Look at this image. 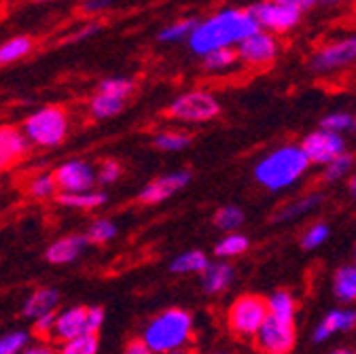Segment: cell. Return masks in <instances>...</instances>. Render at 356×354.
Instances as JSON below:
<instances>
[{"instance_id":"6da1fadb","label":"cell","mask_w":356,"mask_h":354,"mask_svg":"<svg viewBox=\"0 0 356 354\" xmlns=\"http://www.w3.org/2000/svg\"><path fill=\"white\" fill-rule=\"evenodd\" d=\"M259 30L261 28L248 13V9L227 7L197 22L187 45L191 54L204 58L206 54L216 49H236L244 38Z\"/></svg>"},{"instance_id":"7a4b0ae2","label":"cell","mask_w":356,"mask_h":354,"mask_svg":"<svg viewBox=\"0 0 356 354\" xmlns=\"http://www.w3.org/2000/svg\"><path fill=\"white\" fill-rule=\"evenodd\" d=\"M309 161L299 145H284L263 155L254 166V179L267 191H284L307 172Z\"/></svg>"},{"instance_id":"3957f363","label":"cell","mask_w":356,"mask_h":354,"mask_svg":"<svg viewBox=\"0 0 356 354\" xmlns=\"http://www.w3.org/2000/svg\"><path fill=\"white\" fill-rule=\"evenodd\" d=\"M193 339V316L183 307H168L145 327L143 341L153 354L183 350Z\"/></svg>"},{"instance_id":"277c9868","label":"cell","mask_w":356,"mask_h":354,"mask_svg":"<svg viewBox=\"0 0 356 354\" xmlns=\"http://www.w3.org/2000/svg\"><path fill=\"white\" fill-rule=\"evenodd\" d=\"M22 129L30 145L51 149L66 140L70 129V117L62 106H42L26 117Z\"/></svg>"},{"instance_id":"5b68a950","label":"cell","mask_w":356,"mask_h":354,"mask_svg":"<svg viewBox=\"0 0 356 354\" xmlns=\"http://www.w3.org/2000/svg\"><path fill=\"white\" fill-rule=\"evenodd\" d=\"M220 115L218 98L208 90H189L168 106V117L181 123H208Z\"/></svg>"},{"instance_id":"8992f818","label":"cell","mask_w":356,"mask_h":354,"mask_svg":"<svg viewBox=\"0 0 356 354\" xmlns=\"http://www.w3.org/2000/svg\"><path fill=\"white\" fill-rule=\"evenodd\" d=\"M270 316L267 299L259 295H240L227 309V325L238 337H257Z\"/></svg>"},{"instance_id":"52a82bcc","label":"cell","mask_w":356,"mask_h":354,"mask_svg":"<svg viewBox=\"0 0 356 354\" xmlns=\"http://www.w3.org/2000/svg\"><path fill=\"white\" fill-rule=\"evenodd\" d=\"M356 62V34L335 38L309 56V70L316 74H333Z\"/></svg>"},{"instance_id":"ba28073f","label":"cell","mask_w":356,"mask_h":354,"mask_svg":"<svg viewBox=\"0 0 356 354\" xmlns=\"http://www.w3.org/2000/svg\"><path fill=\"white\" fill-rule=\"evenodd\" d=\"M248 13L254 17V22L259 24L261 30H267L276 36L295 30L303 17V13L295 11L286 5H280L276 0H259V3L248 7Z\"/></svg>"},{"instance_id":"9c48e42d","label":"cell","mask_w":356,"mask_h":354,"mask_svg":"<svg viewBox=\"0 0 356 354\" xmlns=\"http://www.w3.org/2000/svg\"><path fill=\"white\" fill-rule=\"evenodd\" d=\"M280 49H282V45H280V38L276 34L267 32V30H259L240 42V45L236 47V54H238V60L242 64L257 68V66L272 64L278 58Z\"/></svg>"},{"instance_id":"30bf717a","label":"cell","mask_w":356,"mask_h":354,"mask_svg":"<svg viewBox=\"0 0 356 354\" xmlns=\"http://www.w3.org/2000/svg\"><path fill=\"white\" fill-rule=\"evenodd\" d=\"M299 147L303 149L309 163H318V166H329L331 161H335L339 155L346 153L343 136L333 134V131H327L323 127L309 131Z\"/></svg>"},{"instance_id":"8fae6325","label":"cell","mask_w":356,"mask_h":354,"mask_svg":"<svg viewBox=\"0 0 356 354\" xmlns=\"http://www.w3.org/2000/svg\"><path fill=\"white\" fill-rule=\"evenodd\" d=\"M54 179L60 193H85L94 191V185L98 183V172L87 161L70 159L54 172Z\"/></svg>"},{"instance_id":"7c38bea8","label":"cell","mask_w":356,"mask_h":354,"mask_svg":"<svg viewBox=\"0 0 356 354\" xmlns=\"http://www.w3.org/2000/svg\"><path fill=\"white\" fill-rule=\"evenodd\" d=\"M254 344L263 354H289L297 344V329L295 325H286L267 316L254 337Z\"/></svg>"},{"instance_id":"4fadbf2b","label":"cell","mask_w":356,"mask_h":354,"mask_svg":"<svg viewBox=\"0 0 356 354\" xmlns=\"http://www.w3.org/2000/svg\"><path fill=\"white\" fill-rule=\"evenodd\" d=\"M189 183H191L189 170H176V172L161 174V176H157V179H153L149 185L143 187V191L138 193V202L145 206L161 204L168 198L176 195L178 191H183Z\"/></svg>"},{"instance_id":"5bb4252c","label":"cell","mask_w":356,"mask_h":354,"mask_svg":"<svg viewBox=\"0 0 356 354\" xmlns=\"http://www.w3.org/2000/svg\"><path fill=\"white\" fill-rule=\"evenodd\" d=\"M89 333H92L89 331V307L72 305V307H66V309H62V312H58L56 329H54L51 337L60 339L64 344V341H70L74 337L89 335Z\"/></svg>"},{"instance_id":"9a60e30c","label":"cell","mask_w":356,"mask_h":354,"mask_svg":"<svg viewBox=\"0 0 356 354\" xmlns=\"http://www.w3.org/2000/svg\"><path fill=\"white\" fill-rule=\"evenodd\" d=\"M30 149V143L22 127L0 125V170H7L17 163Z\"/></svg>"},{"instance_id":"2e32d148","label":"cell","mask_w":356,"mask_h":354,"mask_svg":"<svg viewBox=\"0 0 356 354\" xmlns=\"http://www.w3.org/2000/svg\"><path fill=\"white\" fill-rule=\"evenodd\" d=\"M354 327H356V309L337 307V309H331V312L316 325L314 333H312V339H314V341H327L331 335L346 333V331H350Z\"/></svg>"},{"instance_id":"e0dca14e","label":"cell","mask_w":356,"mask_h":354,"mask_svg":"<svg viewBox=\"0 0 356 354\" xmlns=\"http://www.w3.org/2000/svg\"><path fill=\"white\" fill-rule=\"evenodd\" d=\"M236 278V270L227 261H214L210 263L208 268L200 274V282L206 295H218V293H225L232 282Z\"/></svg>"},{"instance_id":"ac0fdd59","label":"cell","mask_w":356,"mask_h":354,"mask_svg":"<svg viewBox=\"0 0 356 354\" xmlns=\"http://www.w3.org/2000/svg\"><path fill=\"white\" fill-rule=\"evenodd\" d=\"M87 246L85 236H66L56 240L47 250H44V259L54 265H68L81 257V252Z\"/></svg>"},{"instance_id":"d6986e66","label":"cell","mask_w":356,"mask_h":354,"mask_svg":"<svg viewBox=\"0 0 356 354\" xmlns=\"http://www.w3.org/2000/svg\"><path fill=\"white\" fill-rule=\"evenodd\" d=\"M60 303V293L56 289H49V287H44V289H38L34 291L22 305V314L26 319H40L44 314H54L56 312V307Z\"/></svg>"},{"instance_id":"ffe728a7","label":"cell","mask_w":356,"mask_h":354,"mask_svg":"<svg viewBox=\"0 0 356 354\" xmlns=\"http://www.w3.org/2000/svg\"><path fill=\"white\" fill-rule=\"evenodd\" d=\"M323 204V195L321 193H307L303 198H297L289 204H284L282 208L276 210V214L272 216L274 223H284V220H295L312 210H316Z\"/></svg>"},{"instance_id":"44dd1931","label":"cell","mask_w":356,"mask_h":354,"mask_svg":"<svg viewBox=\"0 0 356 354\" xmlns=\"http://www.w3.org/2000/svg\"><path fill=\"white\" fill-rule=\"evenodd\" d=\"M267 309H270V316L286 323V325H295L297 319V301L289 291H276L267 297Z\"/></svg>"},{"instance_id":"7402d4cb","label":"cell","mask_w":356,"mask_h":354,"mask_svg":"<svg viewBox=\"0 0 356 354\" xmlns=\"http://www.w3.org/2000/svg\"><path fill=\"white\" fill-rule=\"evenodd\" d=\"M333 295L341 303L356 301V263L341 265L333 274Z\"/></svg>"},{"instance_id":"603a6c76","label":"cell","mask_w":356,"mask_h":354,"mask_svg":"<svg viewBox=\"0 0 356 354\" xmlns=\"http://www.w3.org/2000/svg\"><path fill=\"white\" fill-rule=\"evenodd\" d=\"M208 265H210V259L206 257V252L193 248V250H187L174 257L170 263V272L172 274H202Z\"/></svg>"},{"instance_id":"cb8c5ba5","label":"cell","mask_w":356,"mask_h":354,"mask_svg":"<svg viewBox=\"0 0 356 354\" xmlns=\"http://www.w3.org/2000/svg\"><path fill=\"white\" fill-rule=\"evenodd\" d=\"M34 49V40L26 34H17L9 40H5L0 45V66H9L13 62L24 60L26 56H30Z\"/></svg>"},{"instance_id":"d4e9b609","label":"cell","mask_w":356,"mask_h":354,"mask_svg":"<svg viewBox=\"0 0 356 354\" xmlns=\"http://www.w3.org/2000/svg\"><path fill=\"white\" fill-rule=\"evenodd\" d=\"M123 106H125V100H119V98H113V96H106L100 92H96L92 98H89V115L98 121L119 115L123 111Z\"/></svg>"},{"instance_id":"484cf974","label":"cell","mask_w":356,"mask_h":354,"mask_svg":"<svg viewBox=\"0 0 356 354\" xmlns=\"http://www.w3.org/2000/svg\"><path fill=\"white\" fill-rule=\"evenodd\" d=\"M193 143V136L185 129H163L153 138V145L159 151H168V153H176V151H183Z\"/></svg>"},{"instance_id":"4316f807","label":"cell","mask_w":356,"mask_h":354,"mask_svg":"<svg viewBox=\"0 0 356 354\" xmlns=\"http://www.w3.org/2000/svg\"><path fill=\"white\" fill-rule=\"evenodd\" d=\"M58 202L66 208L74 210H92L106 202V193L102 191H85V193H60Z\"/></svg>"},{"instance_id":"83f0119b","label":"cell","mask_w":356,"mask_h":354,"mask_svg":"<svg viewBox=\"0 0 356 354\" xmlns=\"http://www.w3.org/2000/svg\"><path fill=\"white\" fill-rule=\"evenodd\" d=\"M248 246H250L248 238H246L244 234L234 232V234H229V236H225L222 240H218V242H216V246H214V255H216L220 261H225V259H232V257H240V255H244V252L248 250Z\"/></svg>"},{"instance_id":"f1b7e54d","label":"cell","mask_w":356,"mask_h":354,"mask_svg":"<svg viewBox=\"0 0 356 354\" xmlns=\"http://www.w3.org/2000/svg\"><path fill=\"white\" fill-rule=\"evenodd\" d=\"M238 62L240 60H238L236 49H216L202 58V68L206 72H225V70L234 68Z\"/></svg>"},{"instance_id":"f546056e","label":"cell","mask_w":356,"mask_h":354,"mask_svg":"<svg viewBox=\"0 0 356 354\" xmlns=\"http://www.w3.org/2000/svg\"><path fill=\"white\" fill-rule=\"evenodd\" d=\"M214 225L222 232H238L244 223V212L240 206H234V204H227V206H220L216 212H214Z\"/></svg>"},{"instance_id":"4dcf8cb0","label":"cell","mask_w":356,"mask_h":354,"mask_svg":"<svg viewBox=\"0 0 356 354\" xmlns=\"http://www.w3.org/2000/svg\"><path fill=\"white\" fill-rule=\"evenodd\" d=\"M195 26H197L195 19H178V22H172L170 26H165V28L159 30L157 40L159 42H185V40L191 38Z\"/></svg>"},{"instance_id":"1f68e13d","label":"cell","mask_w":356,"mask_h":354,"mask_svg":"<svg viewBox=\"0 0 356 354\" xmlns=\"http://www.w3.org/2000/svg\"><path fill=\"white\" fill-rule=\"evenodd\" d=\"M134 87H136V83H134L131 79H127V77H108V79H102L98 83L96 92L119 98V100H127L129 94L134 92Z\"/></svg>"},{"instance_id":"d6a6232c","label":"cell","mask_w":356,"mask_h":354,"mask_svg":"<svg viewBox=\"0 0 356 354\" xmlns=\"http://www.w3.org/2000/svg\"><path fill=\"white\" fill-rule=\"evenodd\" d=\"M321 127L327 131H333V134H348V131H356V115L346 113V111H337V113H329L327 117H323Z\"/></svg>"},{"instance_id":"836d02e7","label":"cell","mask_w":356,"mask_h":354,"mask_svg":"<svg viewBox=\"0 0 356 354\" xmlns=\"http://www.w3.org/2000/svg\"><path fill=\"white\" fill-rule=\"evenodd\" d=\"M115 236H117V225L113 223V220H108V218L94 220V223L87 227V234H85L87 242H92V244H106Z\"/></svg>"},{"instance_id":"e575fe53","label":"cell","mask_w":356,"mask_h":354,"mask_svg":"<svg viewBox=\"0 0 356 354\" xmlns=\"http://www.w3.org/2000/svg\"><path fill=\"white\" fill-rule=\"evenodd\" d=\"M354 166H356V157L352 155V153H343V155H339L335 161H331L329 166H325V181H329V183H337V181H341L343 176H348L352 170H354Z\"/></svg>"},{"instance_id":"d590c367","label":"cell","mask_w":356,"mask_h":354,"mask_svg":"<svg viewBox=\"0 0 356 354\" xmlns=\"http://www.w3.org/2000/svg\"><path fill=\"white\" fill-rule=\"evenodd\" d=\"M98 335H81L60 346V354H98Z\"/></svg>"},{"instance_id":"8d00e7d4","label":"cell","mask_w":356,"mask_h":354,"mask_svg":"<svg viewBox=\"0 0 356 354\" xmlns=\"http://www.w3.org/2000/svg\"><path fill=\"white\" fill-rule=\"evenodd\" d=\"M331 236V227L327 223H323V220H318V223L309 225L305 232H303V238H301V248L305 250H314V248H321Z\"/></svg>"},{"instance_id":"74e56055","label":"cell","mask_w":356,"mask_h":354,"mask_svg":"<svg viewBox=\"0 0 356 354\" xmlns=\"http://www.w3.org/2000/svg\"><path fill=\"white\" fill-rule=\"evenodd\" d=\"M30 346V333L28 331H9L0 335V354H22Z\"/></svg>"},{"instance_id":"f35d334b","label":"cell","mask_w":356,"mask_h":354,"mask_svg":"<svg viewBox=\"0 0 356 354\" xmlns=\"http://www.w3.org/2000/svg\"><path fill=\"white\" fill-rule=\"evenodd\" d=\"M30 195L34 200H49L58 193V183L54 179V174H40L36 179H32L30 187H28Z\"/></svg>"},{"instance_id":"ab89813d","label":"cell","mask_w":356,"mask_h":354,"mask_svg":"<svg viewBox=\"0 0 356 354\" xmlns=\"http://www.w3.org/2000/svg\"><path fill=\"white\" fill-rule=\"evenodd\" d=\"M119 176H121V163L119 161L106 159L100 163V170H98V183L100 185H113V183H117Z\"/></svg>"},{"instance_id":"60d3db41","label":"cell","mask_w":356,"mask_h":354,"mask_svg":"<svg viewBox=\"0 0 356 354\" xmlns=\"http://www.w3.org/2000/svg\"><path fill=\"white\" fill-rule=\"evenodd\" d=\"M100 32V24L98 22H87L83 24L81 28L72 30V34H68L64 38V42H81V40H87V38H92L94 34Z\"/></svg>"},{"instance_id":"b9f144b4","label":"cell","mask_w":356,"mask_h":354,"mask_svg":"<svg viewBox=\"0 0 356 354\" xmlns=\"http://www.w3.org/2000/svg\"><path fill=\"white\" fill-rule=\"evenodd\" d=\"M56 312L54 314H44V316H40V319H36L34 321V333L36 335H47V337H51L54 335V329H56Z\"/></svg>"},{"instance_id":"7bdbcfd3","label":"cell","mask_w":356,"mask_h":354,"mask_svg":"<svg viewBox=\"0 0 356 354\" xmlns=\"http://www.w3.org/2000/svg\"><path fill=\"white\" fill-rule=\"evenodd\" d=\"M111 7H113V0H83V5H81L85 15H102Z\"/></svg>"},{"instance_id":"ee69618b","label":"cell","mask_w":356,"mask_h":354,"mask_svg":"<svg viewBox=\"0 0 356 354\" xmlns=\"http://www.w3.org/2000/svg\"><path fill=\"white\" fill-rule=\"evenodd\" d=\"M276 3L286 5V7H291V9L299 11V13H305V11H309L314 5H318L316 0H276Z\"/></svg>"},{"instance_id":"f6af8a7d","label":"cell","mask_w":356,"mask_h":354,"mask_svg":"<svg viewBox=\"0 0 356 354\" xmlns=\"http://www.w3.org/2000/svg\"><path fill=\"white\" fill-rule=\"evenodd\" d=\"M123 354H153V350L143 339H134L125 346Z\"/></svg>"},{"instance_id":"bcb514c9","label":"cell","mask_w":356,"mask_h":354,"mask_svg":"<svg viewBox=\"0 0 356 354\" xmlns=\"http://www.w3.org/2000/svg\"><path fill=\"white\" fill-rule=\"evenodd\" d=\"M22 354H60V350H56L47 344H34V346H28Z\"/></svg>"},{"instance_id":"7dc6e473","label":"cell","mask_w":356,"mask_h":354,"mask_svg":"<svg viewBox=\"0 0 356 354\" xmlns=\"http://www.w3.org/2000/svg\"><path fill=\"white\" fill-rule=\"evenodd\" d=\"M318 5H323V7H337V5H341L343 0H316Z\"/></svg>"},{"instance_id":"c3c4849f","label":"cell","mask_w":356,"mask_h":354,"mask_svg":"<svg viewBox=\"0 0 356 354\" xmlns=\"http://www.w3.org/2000/svg\"><path fill=\"white\" fill-rule=\"evenodd\" d=\"M350 193H352V195L356 198V176H354V179L350 181Z\"/></svg>"},{"instance_id":"681fc988","label":"cell","mask_w":356,"mask_h":354,"mask_svg":"<svg viewBox=\"0 0 356 354\" xmlns=\"http://www.w3.org/2000/svg\"><path fill=\"white\" fill-rule=\"evenodd\" d=\"M168 354H191V350L183 348V350H174V352H168Z\"/></svg>"},{"instance_id":"f907efd6","label":"cell","mask_w":356,"mask_h":354,"mask_svg":"<svg viewBox=\"0 0 356 354\" xmlns=\"http://www.w3.org/2000/svg\"><path fill=\"white\" fill-rule=\"evenodd\" d=\"M34 3H64V0H34Z\"/></svg>"},{"instance_id":"816d5d0a","label":"cell","mask_w":356,"mask_h":354,"mask_svg":"<svg viewBox=\"0 0 356 354\" xmlns=\"http://www.w3.org/2000/svg\"><path fill=\"white\" fill-rule=\"evenodd\" d=\"M331 354H352L350 350H333Z\"/></svg>"},{"instance_id":"f5cc1de1","label":"cell","mask_w":356,"mask_h":354,"mask_svg":"<svg viewBox=\"0 0 356 354\" xmlns=\"http://www.w3.org/2000/svg\"><path fill=\"white\" fill-rule=\"evenodd\" d=\"M210 354H229V352H225V350H214V352H210Z\"/></svg>"},{"instance_id":"db71d44e","label":"cell","mask_w":356,"mask_h":354,"mask_svg":"<svg viewBox=\"0 0 356 354\" xmlns=\"http://www.w3.org/2000/svg\"><path fill=\"white\" fill-rule=\"evenodd\" d=\"M354 263H356V248H354Z\"/></svg>"}]
</instances>
